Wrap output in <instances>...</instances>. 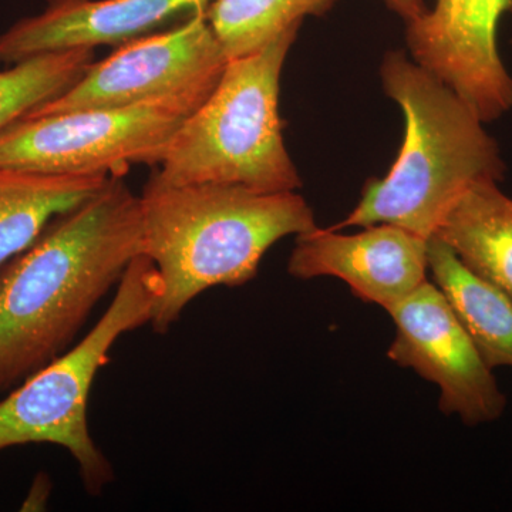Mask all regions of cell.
<instances>
[{"label":"cell","instance_id":"obj_1","mask_svg":"<svg viewBox=\"0 0 512 512\" xmlns=\"http://www.w3.org/2000/svg\"><path fill=\"white\" fill-rule=\"evenodd\" d=\"M140 255V195L123 177H111L0 266V393L72 348L94 308Z\"/></svg>","mask_w":512,"mask_h":512},{"label":"cell","instance_id":"obj_15","mask_svg":"<svg viewBox=\"0 0 512 512\" xmlns=\"http://www.w3.org/2000/svg\"><path fill=\"white\" fill-rule=\"evenodd\" d=\"M338 0H211L205 16L228 59L251 55L306 16H322Z\"/></svg>","mask_w":512,"mask_h":512},{"label":"cell","instance_id":"obj_17","mask_svg":"<svg viewBox=\"0 0 512 512\" xmlns=\"http://www.w3.org/2000/svg\"><path fill=\"white\" fill-rule=\"evenodd\" d=\"M50 490H52V483L46 474H39L36 477L35 483L30 488L28 498L23 503V511H37L43 510L46 507L47 500H49Z\"/></svg>","mask_w":512,"mask_h":512},{"label":"cell","instance_id":"obj_8","mask_svg":"<svg viewBox=\"0 0 512 512\" xmlns=\"http://www.w3.org/2000/svg\"><path fill=\"white\" fill-rule=\"evenodd\" d=\"M386 312L396 326L387 356L439 386L441 413L470 427L503 416L507 397L439 286L423 282Z\"/></svg>","mask_w":512,"mask_h":512},{"label":"cell","instance_id":"obj_2","mask_svg":"<svg viewBox=\"0 0 512 512\" xmlns=\"http://www.w3.org/2000/svg\"><path fill=\"white\" fill-rule=\"evenodd\" d=\"M144 255L163 295L150 326L165 335L188 305L215 286L237 288L258 275L266 252L318 227L296 191L259 192L228 184H168L151 175L140 195Z\"/></svg>","mask_w":512,"mask_h":512},{"label":"cell","instance_id":"obj_13","mask_svg":"<svg viewBox=\"0 0 512 512\" xmlns=\"http://www.w3.org/2000/svg\"><path fill=\"white\" fill-rule=\"evenodd\" d=\"M110 178L0 167V266L32 245L56 215L92 197Z\"/></svg>","mask_w":512,"mask_h":512},{"label":"cell","instance_id":"obj_9","mask_svg":"<svg viewBox=\"0 0 512 512\" xmlns=\"http://www.w3.org/2000/svg\"><path fill=\"white\" fill-rule=\"evenodd\" d=\"M512 0H436L407 23L412 59L467 101L484 123L512 109V77L497 46Z\"/></svg>","mask_w":512,"mask_h":512},{"label":"cell","instance_id":"obj_4","mask_svg":"<svg viewBox=\"0 0 512 512\" xmlns=\"http://www.w3.org/2000/svg\"><path fill=\"white\" fill-rule=\"evenodd\" d=\"M299 29L229 59L217 86L178 128L154 173L168 184H228L296 191L301 175L284 140L279 89Z\"/></svg>","mask_w":512,"mask_h":512},{"label":"cell","instance_id":"obj_18","mask_svg":"<svg viewBox=\"0 0 512 512\" xmlns=\"http://www.w3.org/2000/svg\"><path fill=\"white\" fill-rule=\"evenodd\" d=\"M387 8L393 10L396 15L406 23H412L414 20L426 15L427 8L423 0H383Z\"/></svg>","mask_w":512,"mask_h":512},{"label":"cell","instance_id":"obj_3","mask_svg":"<svg viewBox=\"0 0 512 512\" xmlns=\"http://www.w3.org/2000/svg\"><path fill=\"white\" fill-rule=\"evenodd\" d=\"M380 74L384 92L403 110L402 150L332 229L392 224L430 239L473 185L503 180L504 160L473 107L402 50L387 52Z\"/></svg>","mask_w":512,"mask_h":512},{"label":"cell","instance_id":"obj_6","mask_svg":"<svg viewBox=\"0 0 512 512\" xmlns=\"http://www.w3.org/2000/svg\"><path fill=\"white\" fill-rule=\"evenodd\" d=\"M208 96L23 117L0 134V167L124 177L130 165H160L178 128Z\"/></svg>","mask_w":512,"mask_h":512},{"label":"cell","instance_id":"obj_16","mask_svg":"<svg viewBox=\"0 0 512 512\" xmlns=\"http://www.w3.org/2000/svg\"><path fill=\"white\" fill-rule=\"evenodd\" d=\"M94 62V49L45 53L0 72V134L66 92Z\"/></svg>","mask_w":512,"mask_h":512},{"label":"cell","instance_id":"obj_7","mask_svg":"<svg viewBox=\"0 0 512 512\" xmlns=\"http://www.w3.org/2000/svg\"><path fill=\"white\" fill-rule=\"evenodd\" d=\"M205 13L120 45L56 99L28 116L116 109L180 96H208L228 63Z\"/></svg>","mask_w":512,"mask_h":512},{"label":"cell","instance_id":"obj_11","mask_svg":"<svg viewBox=\"0 0 512 512\" xmlns=\"http://www.w3.org/2000/svg\"><path fill=\"white\" fill-rule=\"evenodd\" d=\"M211 0H47L0 35V63L45 53L124 45L207 12Z\"/></svg>","mask_w":512,"mask_h":512},{"label":"cell","instance_id":"obj_14","mask_svg":"<svg viewBox=\"0 0 512 512\" xmlns=\"http://www.w3.org/2000/svg\"><path fill=\"white\" fill-rule=\"evenodd\" d=\"M429 269L484 362L512 367V301L485 281L439 237L429 239Z\"/></svg>","mask_w":512,"mask_h":512},{"label":"cell","instance_id":"obj_12","mask_svg":"<svg viewBox=\"0 0 512 512\" xmlns=\"http://www.w3.org/2000/svg\"><path fill=\"white\" fill-rule=\"evenodd\" d=\"M436 237L512 301V197L497 181L473 185L448 212Z\"/></svg>","mask_w":512,"mask_h":512},{"label":"cell","instance_id":"obj_10","mask_svg":"<svg viewBox=\"0 0 512 512\" xmlns=\"http://www.w3.org/2000/svg\"><path fill=\"white\" fill-rule=\"evenodd\" d=\"M427 249L429 239L392 224L353 235L316 227L296 237L288 272L299 281L342 279L360 301L386 311L427 281Z\"/></svg>","mask_w":512,"mask_h":512},{"label":"cell","instance_id":"obj_5","mask_svg":"<svg viewBox=\"0 0 512 512\" xmlns=\"http://www.w3.org/2000/svg\"><path fill=\"white\" fill-rule=\"evenodd\" d=\"M161 295L153 261L137 256L93 329L0 399V453L26 444H55L73 457L86 493L103 495L116 471L90 434L87 407L94 379L121 336L150 325Z\"/></svg>","mask_w":512,"mask_h":512}]
</instances>
